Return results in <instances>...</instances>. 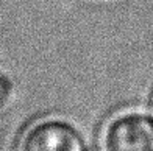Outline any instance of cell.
<instances>
[{
  "label": "cell",
  "mask_w": 153,
  "mask_h": 151,
  "mask_svg": "<svg viewBox=\"0 0 153 151\" xmlns=\"http://www.w3.org/2000/svg\"><path fill=\"white\" fill-rule=\"evenodd\" d=\"M20 151H86L81 134L69 123L47 120L25 134Z\"/></svg>",
  "instance_id": "obj_2"
},
{
  "label": "cell",
  "mask_w": 153,
  "mask_h": 151,
  "mask_svg": "<svg viewBox=\"0 0 153 151\" xmlns=\"http://www.w3.org/2000/svg\"><path fill=\"white\" fill-rule=\"evenodd\" d=\"M10 83L8 80H6L3 75H0V106L3 105V103L6 101V98H8L10 95Z\"/></svg>",
  "instance_id": "obj_3"
},
{
  "label": "cell",
  "mask_w": 153,
  "mask_h": 151,
  "mask_svg": "<svg viewBox=\"0 0 153 151\" xmlns=\"http://www.w3.org/2000/svg\"><path fill=\"white\" fill-rule=\"evenodd\" d=\"M106 151H153V122L127 114L111 122L105 134Z\"/></svg>",
  "instance_id": "obj_1"
}]
</instances>
